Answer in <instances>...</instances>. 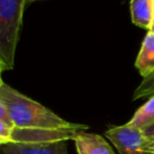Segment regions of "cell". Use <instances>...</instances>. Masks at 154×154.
Wrapping results in <instances>:
<instances>
[{"label":"cell","mask_w":154,"mask_h":154,"mask_svg":"<svg viewBox=\"0 0 154 154\" xmlns=\"http://www.w3.org/2000/svg\"><path fill=\"white\" fill-rule=\"evenodd\" d=\"M135 67L143 79L154 71V32H148L135 60Z\"/></svg>","instance_id":"8992f818"},{"label":"cell","mask_w":154,"mask_h":154,"mask_svg":"<svg viewBox=\"0 0 154 154\" xmlns=\"http://www.w3.org/2000/svg\"><path fill=\"white\" fill-rule=\"evenodd\" d=\"M0 68L2 69V70H6L5 69V66H4V64H3V62H2V60H1V58H0Z\"/></svg>","instance_id":"2e32d148"},{"label":"cell","mask_w":154,"mask_h":154,"mask_svg":"<svg viewBox=\"0 0 154 154\" xmlns=\"http://www.w3.org/2000/svg\"><path fill=\"white\" fill-rule=\"evenodd\" d=\"M154 95V71L148 77L144 78L133 93V100L151 97Z\"/></svg>","instance_id":"9c48e42d"},{"label":"cell","mask_w":154,"mask_h":154,"mask_svg":"<svg viewBox=\"0 0 154 154\" xmlns=\"http://www.w3.org/2000/svg\"><path fill=\"white\" fill-rule=\"evenodd\" d=\"M3 154H68L67 140L42 144H8L0 147Z\"/></svg>","instance_id":"277c9868"},{"label":"cell","mask_w":154,"mask_h":154,"mask_svg":"<svg viewBox=\"0 0 154 154\" xmlns=\"http://www.w3.org/2000/svg\"><path fill=\"white\" fill-rule=\"evenodd\" d=\"M148 149L150 151H153L154 152V137L149 138L148 140Z\"/></svg>","instance_id":"4fadbf2b"},{"label":"cell","mask_w":154,"mask_h":154,"mask_svg":"<svg viewBox=\"0 0 154 154\" xmlns=\"http://www.w3.org/2000/svg\"><path fill=\"white\" fill-rule=\"evenodd\" d=\"M0 152H1V151H0Z\"/></svg>","instance_id":"ac0fdd59"},{"label":"cell","mask_w":154,"mask_h":154,"mask_svg":"<svg viewBox=\"0 0 154 154\" xmlns=\"http://www.w3.org/2000/svg\"><path fill=\"white\" fill-rule=\"evenodd\" d=\"M0 99L6 105L13 125L21 129L59 130L78 125L59 116L53 110L3 83L0 87Z\"/></svg>","instance_id":"6da1fadb"},{"label":"cell","mask_w":154,"mask_h":154,"mask_svg":"<svg viewBox=\"0 0 154 154\" xmlns=\"http://www.w3.org/2000/svg\"><path fill=\"white\" fill-rule=\"evenodd\" d=\"M73 140L78 154H114L110 145L99 134L82 131Z\"/></svg>","instance_id":"5b68a950"},{"label":"cell","mask_w":154,"mask_h":154,"mask_svg":"<svg viewBox=\"0 0 154 154\" xmlns=\"http://www.w3.org/2000/svg\"><path fill=\"white\" fill-rule=\"evenodd\" d=\"M26 0H0V58L6 70L15 66Z\"/></svg>","instance_id":"7a4b0ae2"},{"label":"cell","mask_w":154,"mask_h":154,"mask_svg":"<svg viewBox=\"0 0 154 154\" xmlns=\"http://www.w3.org/2000/svg\"><path fill=\"white\" fill-rule=\"evenodd\" d=\"M0 121L8 124V125H11V126H14L13 125L12 120H11L8 107H6V105L3 103V101H2L1 99H0Z\"/></svg>","instance_id":"8fae6325"},{"label":"cell","mask_w":154,"mask_h":154,"mask_svg":"<svg viewBox=\"0 0 154 154\" xmlns=\"http://www.w3.org/2000/svg\"><path fill=\"white\" fill-rule=\"evenodd\" d=\"M149 32H154V0H153V21H152V25H151V29Z\"/></svg>","instance_id":"5bb4252c"},{"label":"cell","mask_w":154,"mask_h":154,"mask_svg":"<svg viewBox=\"0 0 154 154\" xmlns=\"http://www.w3.org/2000/svg\"><path fill=\"white\" fill-rule=\"evenodd\" d=\"M130 11L133 24L150 31L153 21V0H131Z\"/></svg>","instance_id":"52a82bcc"},{"label":"cell","mask_w":154,"mask_h":154,"mask_svg":"<svg viewBox=\"0 0 154 154\" xmlns=\"http://www.w3.org/2000/svg\"><path fill=\"white\" fill-rule=\"evenodd\" d=\"M32 1H35V0H32Z\"/></svg>","instance_id":"e0dca14e"},{"label":"cell","mask_w":154,"mask_h":154,"mask_svg":"<svg viewBox=\"0 0 154 154\" xmlns=\"http://www.w3.org/2000/svg\"><path fill=\"white\" fill-rule=\"evenodd\" d=\"M105 136L118 149L120 154H154L148 149V138L144 131L128 126L109 128Z\"/></svg>","instance_id":"3957f363"},{"label":"cell","mask_w":154,"mask_h":154,"mask_svg":"<svg viewBox=\"0 0 154 154\" xmlns=\"http://www.w3.org/2000/svg\"><path fill=\"white\" fill-rule=\"evenodd\" d=\"M13 132H14V126L0 121V147L12 143Z\"/></svg>","instance_id":"30bf717a"},{"label":"cell","mask_w":154,"mask_h":154,"mask_svg":"<svg viewBox=\"0 0 154 154\" xmlns=\"http://www.w3.org/2000/svg\"><path fill=\"white\" fill-rule=\"evenodd\" d=\"M2 71H3V70H2V69L1 68H0V87H1V86L2 85H3V83H4V82H3V80H2Z\"/></svg>","instance_id":"9a60e30c"},{"label":"cell","mask_w":154,"mask_h":154,"mask_svg":"<svg viewBox=\"0 0 154 154\" xmlns=\"http://www.w3.org/2000/svg\"><path fill=\"white\" fill-rule=\"evenodd\" d=\"M128 126L145 131L154 125V95L151 97L140 108L136 110L132 119L127 123Z\"/></svg>","instance_id":"ba28073f"},{"label":"cell","mask_w":154,"mask_h":154,"mask_svg":"<svg viewBox=\"0 0 154 154\" xmlns=\"http://www.w3.org/2000/svg\"><path fill=\"white\" fill-rule=\"evenodd\" d=\"M145 135H146V137L148 138H153L154 137V125L151 126L150 128H148L147 130H145L144 131Z\"/></svg>","instance_id":"7c38bea8"}]
</instances>
